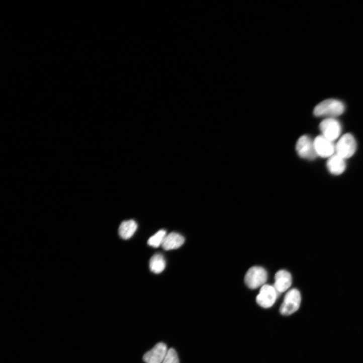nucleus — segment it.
<instances>
[{"label": "nucleus", "mask_w": 363, "mask_h": 363, "mask_svg": "<svg viewBox=\"0 0 363 363\" xmlns=\"http://www.w3.org/2000/svg\"><path fill=\"white\" fill-rule=\"evenodd\" d=\"M267 279V274L265 269L260 266H253L247 272L244 281L248 288L256 289L264 285Z\"/></svg>", "instance_id": "20e7f679"}, {"label": "nucleus", "mask_w": 363, "mask_h": 363, "mask_svg": "<svg viewBox=\"0 0 363 363\" xmlns=\"http://www.w3.org/2000/svg\"><path fill=\"white\" fill-rule=\"evenodd\" d=\"M301 302V296L300 292L296 289H291L286 294L280 312L283 315H292L299 309Z\"/></svg>", "instance_id": "f03ea898"}, {"label": "nucleus", "mask_w": 363, "mask_h": 363, "mask_svg": "<svg viewBox=\"0 0 363 363\" xmlns=\"http://www.w3.org/2000/svg\"><path fill=\"white\" fill-rule=\"evenodd\" d=\"M315 150L318 156L323 158L330 157L335 152V145L322 135L317 136L314 140Z\"/></svg>", "instance_id": "6e6552de"}, {"label": "nucleus", "mask_w": 363, "mask_h": 363, "mask_svg": "<svg viewBox=\"0 0 363 363\" xmlns=\"http://www.w3.org/2000/svg\"><path fill=\"white\" fill-rule=\"evenodd\" d=\"M166 236V232L164 230H160L149 239L147 243L150 246L157 248L161 246Z\"/></svg>", "instance_id": "2eb2a0df"}, {"label": "nucleus", "mask_w": 363, "mask_h": 363, "mask_svg": "<svg viewBox=\"0 0 363 363\" xmlns=\"http://www.w3.org/2000/svg\"><path fill=\"white\" fill-rule=\"evenodd\" d=\"M185 242V239L183 236L172 232L165 236L161 246L165 250H170L179 248Z\"/></svg>", "instance_id": "9b49d317"}, {"label": "nucleus", "mask_w": 363, "mask_h": 363, "mask_svg": "<svg viewBox=\"0 0 363 363\" xmlns=\"http://www.w3.org/2000/svg\"><path fill=\"white\" fill-rule=\"evenodd\" d=\"M296 151L302 158L308 160H314L317 157L314 140L307 135L300 137L297 142Z\"/></svg>", "instance_id": "39448f33"}, {"label": "nucleus", "mask_w": 363, "mask_h": 363, "mask_svg": "<svg viewBox=\"0 0 363 363\" xmlns=\"http://www.w3.org/2000/svg\"><path fill=\"white\" fill-rule=\"evenodd\" d=\"M279 295L274 286L264 285L256 297V302L261 307L268 308L275 304Z\"/></svg>", "instance_id": "0eeeda50"}, {"label": "nucleus", "mask_w": 363, "mask_h": 363, "mask_svg": "<svg viewBox=\"0 0 363 363\" xmlns=\"http://www.w3.org/2000/svg\"><path fill=\"white\" fill-rule=\"evenodd\" d=\"M322 136L333 142L337 139L341 132L340 123L335 118H326L319 125Z\"/></svg>", "instance_id": "423d86ee"}, {"label": "nucleus", "mask_w": 363, "mask_h": 363, "mask_svg": "<svg viewBox=\"0 0 363 363\" xmlns=\"http://www.w3.org/2000/svg\"><path fill=\"white\" fill-rule=\"evenodd\" d=\"M356 143L349 133L343 135L335 145V153L344 159L351 157L355 152Z\"/></svg>", "instance_id": "7ed1b4c3"}, {"label": "nucleus", "mask_w": 363, "mask_h": 363, "mask_svg": "<svg viewBox=\"0 0 363 363\" xmlns=\"http://www.w3.org/2000/svg\"><path fill=\"white\" fill-rule=\"evenodd\" d=\"M327 167L331 173L334 175L340 174L346 167L345 159L337 154H334L328 158Z\"/></svg>", "instance_id": "f8f14e48"}, {"label": "nucleus", "mask_w": 363, "mask_h": 363, "mask_svg": "<svg viewBox=\"0 0 363 363\" xmlns=\"http://www.w3.org/2000/svg\"><path fill=\"white\" fill-rule=\"evenodd\" d=\"M165 267V261L163 256L159 254L153 255L149 261L150 270L156 274L163 271Z\"/></svg>", "instance_id": "4468645a"}, {"label": "nucleus", "mask_w": 363, "mask_h": 363, "mask_svg": "<svg viewBox=\"0 0 363 363\" xmlns=\"http://www.w3.org/2000/svg\"><path fill=\"white\" fill-rule=\"evenodd\" d=\"M274 288L280 295L287 291L292 285V277L291 274L285 270L278 271L275 275Z\"/></svg>", "instance_id": "9d476101"}, {"label": "nucleus", "mask_w": 363, "mask_h": 363, "mask_svg": "<svg viewBox=\"0 0 363 363\" xmlns=\"http://www.w3.org/2000/svg\"><path fill=\"white\" fill-rule=\"evenodd\" d=\"M344 110L345 106L341 102L328 99L318 104L314 109L313 114L316 117L334 118L342 115Z\"/></svg>", "instance_id": "f257e3e1"}, {"label": "nucleus", "mask_w": 363, "mask_h": 363, "mask_svg": "<svg viewBox=\"0 0 363 363\" xmlns=\"http://www.w3.org/2000/svg\"><path fill=\"white\" fill-rule=\"evenodd\" d=\"M167 350L165 343L159 342L144 354L143 359L146 363H162Z\"/></svg>", "instance_id": "1a4fd4ad"}, {"label": "nucleus", "mask_w": 363, "mask_h": 363, "mask_svg": "<svg viewBox=\"0 0 363 363\" xmlns=\"http://www.w3.org/2000/svg\"><path fill=\"white\" fill-rule=\"evenodd\" d=\"M137 228V225L134 221H124L122 223L119 227V235L124 240L129 239L134 235Z\"/></svg>", "instance_id": "ddd939ff"}, {"label": "nucleus", "mask_w": 363, "mask_h": 363, "mask_svg": "<svg viewBox=\"0 0 363 363\" xmlns=\"http://www.w3.org/2000/svg\"><path fill=\"white\" fill-rule=\"evenodd\" d=\"M162 363H179L177 354L174 349H168Z\"/></svg>", "instance_id": "dca6fc26"}]
</instances>
